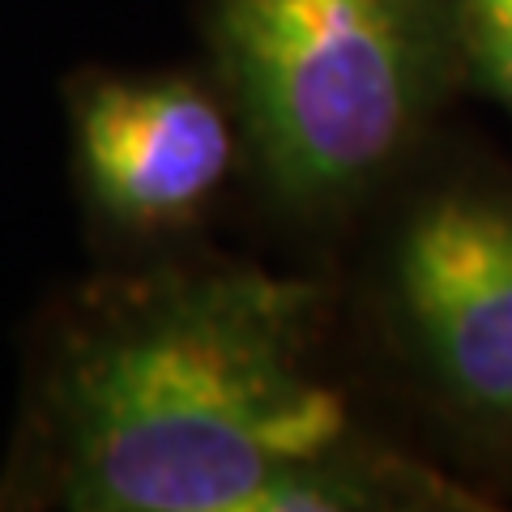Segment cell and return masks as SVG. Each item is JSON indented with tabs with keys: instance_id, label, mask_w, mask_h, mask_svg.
<instances>
[{
	"instance_id": "cell-3",
	"label": "cell",
	"mask_w": 512,
	"mask_h": 512,
	"mask_svg": "<svg viewBox=\"0 0 512 512\" xmlns=\"http://www.w3.org/2000/svg\"><path fill=\"white\" fill-rule=\"evenodd\" d=\"M389 308L448 419L512 444V184L453 180L414 205L389 252Z\"/></svg>"
},
{
	"instance_id": "cell-4",
	"label": "cell",
	"mask_w": 512,
	"mask_h": 512,
	"mask_svg": "<svg viewBox=\"0 0 512 512\" xmlns=\"http://www.w3.org/2000/svg\"><path fill=\"white\" fill-rule=\"evenodd\" d=\"M231 120V103L184 73L77 82L73 146L94 210L137 235L197 222L239 158Z\"/></svg>"
},
{
	"instance_id": "cell-1",
	"label": "cell",
	"mask_w": 512,
	"mask_h": 512,
	"mask_svg": "<svg viewBox=\"0 0 512 512\" xmlns=\"http://www.w3.org/2000/svg\"><path fill=\"white\" fill-rule=\"evenodd\" d=\"M320 295L210 265L103 295L60 350V491L99 512L478 508L363 436L325 380Z\"/></svg>"
},
{
	"instance_id": "cell-5",
	"label": "cell",
	"mask_w": 512,
	"mask_h": 512,
	"mask_svg": "<svg viewBox=\"0 0 512 512\" xmlns=\"http://www.w3.org/2000/svg\"><path fill=\"white\" fill-rule=\"evenodd\" d=\"M461 77L512 111V0H448Z\"/></svg>"
},
{
	"instance_id": "cell-2",
	"label": "cell",
	"mask_w": 512,
	"mask_h": 512,
	"mask_svg": "<svg viewBox=\"0 0 512 512\" xmlns=\"http://www.w3.org/2000/svg\"><path fill=\"white\" fill-rule=\"evenodd\" d=\"M210 39L256 171L299 214L380 188L466 82L448 0H214Z\"/></svg>"
}]
</instances>
